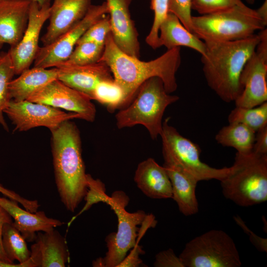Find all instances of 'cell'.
<instances>
[{
	"label": "cell",
	"mask_w": 267,
	"mask_h": 267,
	"mask_svg": "<svg viewBox=\"0 0 267 267\" xmlns=\"http://www.w3.org/2000/svg\"><path fill=\"white\" fill-rule=\"evenodd\" d=\"M12 222L13 219L10 215L0 206V260L10 263H14L10 261L4 251L2 243V232L4 224Z\"/></svg>",
	"instance_id": "obj_40"
},
{
	"label": "cell",
	"mask_w": 267,
	"mask_h": 267,
	"mask_svg": "<svg viewBox=\"0 0 267 267\" xmlns=\"http://www.w3.org/2000/svg\"><path fill=\"white\" fill-rule=\"evenodd\" d=\"M160 46L167 49L176 47L185 46L205 54L206 44L202 40L189 31L173 13L168 12L159 28Z\"/></svg>",
	"instance_id": "obj_23"
},
{
	"label": "cell",
	"mask_w": 267,
	"mask_h": 267,
	"mask_svg": "<svg viewBox=\"0 0 267 267\" xmlns=\"http://www.w3.org/2000/svg\"><path fill=\"white\" fill-rule=\"evenodd\" d=\"M169 120L170 118H167L163 122L160 135L165 163L180 168L198 181L212 179L221 181L228 176L231 171V167L217 169L202 162L198 146L171 126Z\"/></svg>",
	"instance_id": "obj_7"
},
{
	"label": "cell",
	"mask_w": 267,
	"mask_h": 267,
	"mask_svg": "<svg viewBox=\"0 0 267 267\" xmlns=\"http://www.w3.org/2000/svg\"><path fill=\"white\" fill-rule=\"evenodd\" d=\"M267 24L256 9L244 3L210 14L192 16L193 34L203 41L246 39Z\"/></svg>",
	"instance_id": "obj_6"
},
{
	"label": "cell",
	"mask_w": 267,
	"mask_h": 267,
	"mask_svg": "<svg viewBox=\"0 0 267 267\" xmlns=\"http://www.w3.org/2000/svg\"><path fill=\"white\" fill-rule=\"evenodd\" d=\"M138 188L147 197L153 199L172 197L170 179L164 166L149 158L138 164L134 176Z\"/></svg>",
	"instance_id": "obj_21"
},
{
	"label": "cell",
	"mask_w": 267,
	"mask_h": 267,
	"mask_svg": "<svg viewBox=\"0 0 267 267\" xmlns=\"http://www.w3.org/2000/svg\"><path fill=\"white\" fill-rule=\"evenodd\" d=\"M15 75L14 68L8 52L2 53L0 59V124L8 131L3 113L11 99L9 84Z\"/></svg>",
	"instance_id": "obj_29"
},
{
	"label": "cell",
	"mask_w": 267,
	"mask_h": 267,
	"mask_svg": "<svg viewBox=\"0 0 267 267\" xmlns=\"http://www.w3.org/2000/svg\"><path fill=\"white\" fill-rule=\"evenodd\" d=\"M245 0L246 1L247 3L250 4H252L254 3L255 1V0Z\"/></svg>",
	"instance_id": "obj_45"
},
{
	"label": "cell",
	"mask_w": 267,
	"mask_h": 267,
	"mask_svg": "<svg viewBox=\"0 0 267 267\" xmlns=\"http://www.w3.org/2000/svg\"><path fill=\"white\" fill-rule=\"evenodd\" d=\"M243 88L235 106L252 108L267 102V49L256 47L242 71Z\"/></svg>",
	"instance_id": "obj_14"
},
{
	"label": "cell",
	"mask_w": 267,
	"mask_h": 267,
	"mask_svg": "<svg viewBox=\"0 0 267 267\" xmlns=\"http://www.w3.org/2000/svg\"><path fill=\"white\" fill-rule=\"evenodd\" d=\"M0 206L12 217L13 224L26 241H34L37 232L47 231L62 226V221L49 218L44 211L31 213L20 207L16 201L0 196Z\"/></svg>",
	"instance_id": "obj_19"
},
{
	"label": "cell",
	"mask_w": 267,
	"mask_h": 267,
	"mask_svg": "<svg viewBox=\"0 0 267 267\" xmlns=\"http://www.w3.org/2000/svg\"><path fill=\"white\" fill-rule=\"evenodd\" d=\"M55 183L66 209L74 212L88 190L80 131L71 120L51 130Z\"/></svg>",
	"instance_id": "obj_2"
},
{
	"label": "cell",
	"mask_w": 267,
	"mask_h": 267,
	"mask_svg": "<svg viewBox=\"0 0 267 267\" xmlns=\"http://www.w3.org/2000/svg\"><path fill=\"white\" fill-rule=\"evenodd\" d=\"M99 61L109 67L114 81L123 92L122 108L130 103L140 86L151 78H160L169 93L177 89L176 74L181 64L180 47L167 49L155 59L143 61L122 51L114 43L110 33Z\"/></svg>",
	"instance_id": "obj_1"
},
{
	"label": "cell",
	"mask_w": 267,
	"mask_h": 267,
	"mask_svg": "<svg viewBox=\"0 0 267 267\" xmlns=\"http://www.w3.org/2000/svg\"><path fill=\"white\" fill-rule=\"evenodd\" d=\"M108 12L106 1L99 5L91 4L79 22L52 43L39 47L33 62L34 67H56L66 60L86 31Z\"/></svg>",
	"instance_id": "obj_10"
},
{
	"label": "cell",
	"mask_w": 267,
	"mask_h": 267,
	"mask_svg": "<svg viewBox=\"0 0 267 267\" xmlns=\"http://www.w3.org/2000/svg\"><path fill=\"white\" fill-rule=\"evenodd\" d=\"M252 151L257 154L267 155V126L256 133Z\"/></svg>",
	"instance_id": "obj_39"
},
{
	"label": "cell",
	"mask_w": 267,
	"mask_h": 267,
	"mask_svg": "<svg viewBox=\"0 0 267 267\" xmlns=\"http://www.w3.org/2000/svg\"><path fill=\"white\" fill-rule=\"evenodd\" d=\"M235 222L243 229L249 236L250 241L260 251L267 252V239L262 238L251 230L245 224L244 221L238 216L234 217Z\"/></svg>",
	"instance_id": "obj_38"
},
{
	"label": "cell",
	"mask_w": 267,
	"mask_h": 267,
	"mask_svg": "<svg viewBox=\"0 0 267 267\" xmlns=\"http://www.w3.org/2000/svg\"><path fill=\"white\" fill-rule=\"evenodd\" d=\"M30 259L35 267H64L69 260L65 238L53 228L37 232Z\"/></svg>",
	"instance_id": "obj_18"
},
{
	"label": "cell",
	"mask_w": 267,
	"mask_h": 267,
	"mask_svg": "<svg viewBox=\"0 0 267 267\" xmlns=\"http://www.w3.org/2000/svg\"><path fill=\"white\" fill-rule=\"evenodd\" d=\"M129 201L128 196L121 191L115 192L111 197H107L104 201L117 217L118 229L116 232L110 233L105 238L108 250L104 258H98L100 267H117L129 250L136 244L137 225L143 223L147 216L141 210L134 213L127 212L125 207Z\"/></svg>",
	"instance_id": "obj_9"
},
{
	"label": "cell",
	"mask_w": 267,
	"mask_h": 267,
	"mask_svg": "<svg viewBox=\"0 0 267 267\" xmlns=\"http://www.w3.org/2000/svg\"><path fill=\"white\" fill-rule=\"evenodd\" d=\"M0 267H35L32 261L29 259L22 263H10L0 260Z\"/></svg>",
	"instance_id": "obj_42"
},
{
	"label": "cell",
	"mask_w": 267,
	"mask_h": 267,
	"mask_svg": "<svg viewBox=\"0 0 267 267\" xmlns=\"http://www.w3.org/2000/svg\"><path fill=\"white\" fill-rule=\"evenodd\" d=\"M257 13L261 18L267 24V1L265 0L263 3L257 9Z\"/></svg>",
	"instance_id": "obj_43"
},
{
	"label": "cell",
	"mask_w": 267,
	"mask_h": 267,
	"mask_svg": "<svg viewBox=\"0 0 267 267\" xmlns=\"http://www.w3.org/2000/svg\"><path fill=\"white\" fill-rule=\"evenodd\" d=\"M153 265L156 267H184L179 257L176 255L172 249L158 253Z\"/></svg>",
	"instance_id": "obj_36"
},
{
	"label": "cell",
	"mask_w": 267,
	"mask_h": 267,
	"mask_svg": "<svg viewBox=\"0 0 267 267\" xmlns=\"http://www.w3.org/2000/svg\"><path fill=\"white\" fill-rule=\"evenodd\" d=\"M256 132L239 123H229L217 134V142L223 146L235 148L237 152L246 154L252 152Z\"/></svg>",
	"instance_id": "obj_25"
},
{
	"label": "cell",
	"mask_w": 267,
	"mask_h": 267,
	"mask_svg": "<svg viewBox=\"0 0 267 267\" xmlns=\"http://www.w3.org/2000/svg\"><path fill=\"white\" fill-rule=\"evenodd\" d=\"M231 172L221 180L224 197L248 207L267 200V155L236 153Z\"/></svg>",
	"instance_id": "obj_5"
},
{
	"label": "cell",
	"mask_w": 267,
	"mask_h": 267,
	"mask_svg": "<svg viewBox=\"0 0 267 267\" xmlns=\"http://www.w3.org/2000/svg\"><path fill=\"white\" fill-rule=\"evenodd\" d=\"M27 100L75 113L88 122H92L95 118L96 109L92 100L57 79L34 93Z\"/></svg>",
	"instance_id": "obj_12"
},
{
	"label": "cell",
	"mask_w": 267,
	"mask_h": 267,
	"mask_svg": "<svg viewBox=\"0 0 267 267\" xmlns=\"http://www.w3.org/2000/svg\"><path fill=\"white\" fill-rule=\"evenodd\" d=\"M179 99L166 90L162 80L157 77L145 81L130 103L116 115L119 129L143 126L151 138L156 139L162 131V119L167 107Z\"/></svg>",
	"instance_id": "obj_4"
},
{
	"label": "cell",
	"mask_w": 267,
	"mask_h": 267,
	"mask_svg": "<svg viewBox=\"0 0 267 267\" xmlns=\"http://www.w3.org/2000/svg\"><path fill=\"white\" fill-rule=\"evenodd\" d=\"M191 9L200 15L224 10L244 4L242 0H191Z\"/></svg>",
	"instance_id": "obj_33"
},
{
	"label": "cell",
	"mask_w": 267,
	"mask_h": 267,
	"mask_svg": "<svg viewBox=\"0 0 267 267\" xmlns=\"http://www.w3.org/2000/svg\"><path fill=\"white\" fill-rule=\"evenodd\" d=\"M31 0H0V38L10 46L20 41L27 27Z\"/></svg>",
	"instance_id": "obj_20"
},
{
	"label": "cell",
	"mask_w": 267,
	"mask_h": 267,
	"mask_svg": "<svg viewBox=\"0 0 267 267\" xmlns=\"http://www.w3.org/2000/svg\"><path fill=\"white\" fill-rule=\"evenodd\" d=\"M260 41L258 34L233 41H204L203 71L209 87L223 101H234L242 91L240 78Z\"/></svg>",
	"instance_id": "obj_3"
},
{
	"label": "cell",
	"mask_w": 267,
	"mask_h": 267,
	"mask_svg": "<svg viewBox=\"0 0 267 267\" xmlns=\"http://www.w3.org/2000/svg\"><path fill=\"white\" fill-rule=\"evenodd\" d=\"M191 0H169L168 11L174 14L193 34Z\"/></svg>",
	"instance_id": "obj_35"
},
{
	"label": "cell",
	"mask_w": 267,
	"mask_h": 267,
	"mask_svg": "<svg viewBox=\"0 0 267 267\" xmlns=\"http://www.w3.org/2000/svg\"><path fill=\"white\" fill-rule=\"evenodd\" d=\"M104 48V45L92 42L77 43L68 59L59 65H83L97 62L102 55Z\"/></svg>",
	"instance_id": "obj_30"
},
{
	"label": "cell",
	"mask_w": 267,
	"mask_h": 267,
	"mask_svg": "<svg viewBox=\"0 0 267 267\" xmlns=\"http://www.w3.org/2000/svg\"><path fill=\"white\" fill-rule=\"evenodd\" d=\"M142 252L140 247L135 245L129 256H126L118 267H139L142 264V261L139 258L138 255Z\"/></svg>",
	"instance_id": "obj_41"
},
{
	"label": "cell",
	"mask_w": 267,
	"mask_h": 267,
	"mask_svg": "<svg viewBox=\"0 0 267 267\" xmlns=\"http://www.w3.org/2000/svg\"><path fill=\"white\" fill-rule=\"evenodd\" d=\"M1 54H0V59L1 58Z\"/></svg>",
	"instance_id": "obj_47"
},
{
	"label": "cell",
	"mask_w": 267,
	"mask_h": 267,
	"mask_svg": "<svg viewBox=\"0 0 267 267\" xmlns=\"http://www.w3.org/2000/svg\"><path fill=\"white\" fill-rule=\"evenodd\" d=\"M228 121L243 124L256 133L267 126V102L252 108L236 106L229 114Z\"/></svg>",
	"instance_id": "obj_27"
},
{
	"label": "cell",
	"mask_w": 267,
	"mask_h": 267,
	"mask_svg": "<svg viewBox=\"0 0 267 267\" xmlns=\"http://www.w3.org/2000/svg\"><path fill=\"white\" fill-rule=\"evenodd\" d=\"M172 189V198L177 203L180 212L191 216L198 212V203L195 189L198 181L180 168L168 163L164 164Z\"/></svg>",
	"instance_id": "obj_22"
},
{
	"label": "cell",
	"mask_w": 267,
	"mask_h": 267,
	"mask_svg": "<svg viewBox=\"0 0 267 267\" xmlns=\"http://www.w3.org/2000/svg\"><path fill=\"white\" fill-rule=\"evenodd\" d=\"M37 2L40 7L50 6L51 0H32Z\"/></svg>",
	"instance_id": "obj_44"
},
{
	"label": "cell",
	"mask_w": 267,
	"mask_h": 267,
	"mask_svg": "<svg viewBox=\"0 0 267 267\" xmlns=\"http://www.w3.org/2000/svg\"><path fill=\"white\" fill-rule=\"evenodd\" d=\"M4 113L14 126V131L18 132L27 131L39 127H44L51 131L65 121L81 119L80 116L75 113H67L58 108L27 100H11Z\"/></svg>",
	"instance_id": "obj_11"
},
{
	"label": "cell",
	"mask_w": 267,
	"mask_h": 267,
	"mask_svg": "<svg viewBox=\"0 0 267 267\" xmlns=\"http://www.w3.org/2000/svg\"><path fill=\"white\" fill-rule=\"evenodd\" d=\"M179 258L184 267H239L241 262L233 239L226 232L209 230L187 242Z\"/></svg>",
	"instance_id": "obj_8"
},
{
	"label": "cell",
	"mask_w": 267,
	"mask_h": 267,
	"mask_svg": "<svg viewBox=\"0 0 267 267\" xmlns=\"http://www.w3.org/2000/svg\"><path fill=\"white\" fill-rule=\"evenodd\" d=\"M50 6L40 7L31 0L28 22L25 31L19 42L10 47L8 53L14 68L15 75H19L30 68L33 63L39 48L42 29L48 19Z\"/></svg>",
	"instance_id": "obj_13"
},
{
	"label": "cell",
	"mask_w": 267,
	"mask_h": 267,
	"mask_svg": "<svg viewBox=\"0 0 267 267\" xmlns=\"http://www.w3.org/2000/svg\"><path fill=\"white\" fill-rule=\"evenodd\" d=\"M56 67L44 68L34 67L22 72L9 84L11 100L20 101L27 100L34 93L57 79Z\"/></svg>",
	"instance_id": "obj_24"
},
{
	"label": "cell",
	"mask_w": 267,
	"mask_h": 267,
	"mask_svg": "<svg viewBox=\"0 0 267 267\" xmlns=\"http://www.w3.org/2000/svg\"><path fill=\"white\" fill-rule=\"evenodd\" d=\"M0 193L6 197L16 201L20 204L25 209L31 213L36 212L40 206L37 200H32L25 198L15 192L5 188L0 183Z\"/></svg>",
	"instance_id": "obj_37"
},
{
	"label": "cell",
	"mask_w": 267,
	"mask_h": 267,
	"mask_svg": "<svg viewBox=\"0 0 267 267\" xmlns=\"http://www.w3.org/2000/svg\"><path fill=\"white\" fill-rule=\"evenodd\" d=\"M110 33L111 28L109 16L107 14L93 24L77 43L90 42L104 45L106 38Z\"/></svg>",
	"instance_id": "obj_32"
},
{
	"label": "cell",
	"mask_w": 267,
	"mask_h": 267,
	"mask_svg": "<svg viewBox=\"0 0 267 267\" xmlns=\"http://www.w3.org/2000/svg\"><path fill=\"white\" fill-rule=\"evenodd\" d=\"M4 44L3 43V42H2V41L1 40V39L0 38V49L2 47L3 45Z\"/></svg>",
	"instance_id": "obj_46"
},
{
	"label": "cell",
	"mask_w": 267,
	"mask_h": 267,
	"mask_svg": "<svg viewBox=\"0 0 267 267\" xmlns=\"http://www.w3.org/2000/svg\"><path fill=\"white\" fill-rule=\"evenodd\" d=\"M56 68L58 80L91 100L94 90L99 83L114 79L109 67L101 61L83 65L62 64Z\"/></svg>",
	"instance_id": "obj_17"
},
{
	"label": "cell",
	"mask_w": 267,
	"mask_h": 267,
	"mask_svg": "<svg viewBox=\"0 0 267 267\" xmlns=\"http://www.w3.org/2000/svg\"><path fill=\"white\" fill-rule=\"evenodd\" d=\"M2 243L4 251L10 261L22 263L27 261L31 255L26 240L12 222L4 224L2 232Z\"/></svg>",
	"instance_id": "obj_26"
},
{
	"label": "cell",
	"mask_w": 267,
	"mask_h": 267,
	"mask_svg": "<svg viewBox=\"0 0 267 267\" xmlns=\"http://www.w3.org/2000/svg\"><path fill=\"white\" fill-rule=\"evenodd\" d=\"M169 0H151V9L154 12V20L150 31L145 39L146 43L155 49L160 47L159 28L168 11Z\"/></svg>",
	"instance_id": "obj_31"
},
{
	"label": "cell",
	"mask_w": 267,
	"mask_h": 267,
	"mask_svg": "<svg viewBox=\"0 0 267 267\" xmlns=\"http://www.w3.org/2000/svg\"><path fill=\"white\" fill-rule=\"evenodd\" d=\"M87 180L88 190L84 198L87 201L86 204L82 210L77 215L73 217L68 222V227L78 216L89 209L92 204L101 201L104 202L105 199L107 197L103 192L104 185L101 181L99 179L93 178L89 174L87 175Z\"/></svg>",
	"instance_id": "obj_34"
},
{
	"label": "cell",
	"mask_w": 267,
	"mask_h": 267,
	"mask_svg": "<svg viewBox=\"0 0 267 267\" xmlns=\"http://www.w3.org/2000/svg\"><path fill=\"white\" fill-rule=\"evenodd\" d=\"M95 100L106 107L110 112L122 108L124 104V93L114 79L102 81L95 87L92 96Z\"/></svg>",
	"instance_id": "obj_28"
},
{
	"label": "cell",
	"mask_w": 267,
	"mask_h": 267,
	"mask_svg": "<svg viewBox=\"0 0 267 267\" xmlns=\"http://www.w3.org/2000/svg\"><path fill=\"white\" fill-rule=\"evenodd\" d=\"M109 21L114 43L124 52L137 58L140 56L138 35L131 18L132 0H106Z\"/></svg>",
	"instance_id": "obj_15"
},
{
	"label": "cell",
	"mask_w": 267,
	"mask_h": 267,
	"mask_svg": "<svg viewBox=\"0 0 267 267\" xmlns=\"http://www.w3.org/2000/svg\"><path fill=\"white\" fill-rule=\"evenodd\" d=\"M91 5V0H53L46 31L41 38L43 45L52 43L79 22Z\"/></svg>",
	"instance_id": "obj_16"
}]
</instances>
